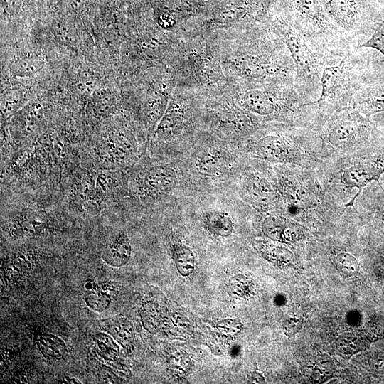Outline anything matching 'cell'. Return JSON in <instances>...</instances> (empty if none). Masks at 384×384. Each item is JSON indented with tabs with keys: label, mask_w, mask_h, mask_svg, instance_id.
<instances>
[{
	"label": "cell",
	"mask_w": 384,
	"mask_h": 384,
	"mask_svg": "<svg viewBox=\"0 0 384 384\" xmlns=\"http://www.w3.org/2000/svg\"><path fill=\"white\" fill-rule=\"evenodd\" d=\"M205 223L208 230L218 236L227 237L233 232L231 218L225 213H210L206 216Z\"/></svg>",
	"instance_id": "cell-22"
},
{
	"label": "cell",
	"mask_w": 384,
	"mask_h": 384,
	"mask_svg": "<svg viewBox=\"0 0 384 384\" xmlns=\"http://www.w3.org/2000/svg\"><path fill=\"white\" fill-rule=\"evenodd\" d=\"M243 191L247 201L260 210H268L281 204L278 183L260 174H252L245 179Z\"/></svg>",
	"instance_id": "cell-9"
},
{
	"label": "cell",
	"mask_w": 384,
	"mask_h": 384,
	"mask_svg": "<svg viewBox=\"0 0 384 384\" xmlns=\"http://www.w3.org/2000/svg\"><path fill=\"white\" fill-rule=\"evenodd\" d=\"M122 178L117 172L104 171L95 180V198L109 201L120 194L123 188Z\"/></svg>",
	"instance_id": "cell-16"
},
{
	"label": "cell",
	"mask_w": 384,
	"mask_h": 384,
	"mask_svg": "<svg viewBox=\"0 0 384 384\" xmlns=\"http://www.w3.org/2000/svg\"><path fill=\"white\" fill-rule=\"evenodd\" d=\"M21 98L19 93L14 92L8 95L1 104V114L3 117L9 118L13 115L21 105Z\"/></svg>",
	"instance_id": "cell-32"
},
{
	"label": "cell",
	"mask_w": 384,
	"mask_h": 384,
	"mask_svg": "<svg viewBox=\"0 0 384 384\" xmlns=\"http://www.w3.org/2000/svg\"><path fill=\"white\" fill-rule=\"evenodd\" d=\"M110 331L122 344L129 345L134 337V330L132 324L125 318H116L108 324Z\"/></svg>",
	"instance_id": "cell-25"
},
{
	"label": "cell",
	"mask_w": 384,
	"mask_h": 384,
	"mask_svg": "<svg viewBox=\"0 0 384 384\" xmlns=\"http://www.w3.org/2000/svg\"><path fill=\"white\" fill-rule=\"evenodd\" d=\"M230 294L238 297L248 296L250 294L252 284L248 278L243 275L238 274L230 279L228 284Z\"/></svg>",
	"instance_id": "cell-29"
},
{
	"label": "cell",
	"mask_w": 384,
	"mask_h": 384,
	"mask_svg": "<svg viewBox=\"0 0 384 384\" xmlns=\"http://www.w3.org/2000/svg\"><path fill=\"white\" fill-rule=\"evenodd\" d=\"M303 322V314L295 309L291 310L283 321L282 329L284 334L289 337L294 336L302 329Z\"/></svg>",
	"instance_id": "cell-28"
},
{
	"label": "cell",
	"mask_w": 384,
	"mask_h": 384,
	"mask_svg": "<svg viewBox=\"0 0 384 384\" xmlns=\"http://www.w3.org/2000/svg\"><path fill=\"white\" fill-rule=\"evenodd\" d=\"M321 1L331 21L346 37L353 48H356L361 44V36L364 33L359 1Z\"/></svg>",
	"instance_id": "cell-8"
},
{
	"label": "cell",
	"mask_w": 384,
	"mask_h": 384,
	"mask_svg": "<svg viewBox=\"0 0 384 384\" xmlns=\"http://www.w3.org/2000/svg\"><path fill=\"white\" fill-rule=\"evenodd\" d=\"M40 119L39 107H28L17 115L14 127L19 134L28 135L37 129Z\"/></svg>",
	"instance_id": "cell-20"
},
{
	"label": "cell",
	"mask_w": 384,
	"mask_h": 384,
	"mask_svg": "<svg viewBox=\"0 0 384 384\" xmlns=\"http://www.w3.org/2000/svg\"><path fill=\"white\" fill-rule=\"evenodd\" d=\"M358 54V48H355L337 64L324 67L320 95L311 102L317 114V124L335 111L351 106L354 95L365 80Z\"/></svg>",
	"instance_id": "cell-4"
},
{
	"label": "cell",
	"mask_w": 384,
	"mask_h": 384,
	"mask_svg": "<svg viewBox=\"0 0 384 384\" xmlns=\"http://www.w3.org/2000/svg\"><path fill=\"white\" fill-rule=\"evenodd\" d=\"M273 31L285 43L289 52L299 83L316 100L321 92V78L326 65L285 21L275 22Z\"/></svg>",
	"instance_id": "cell-5"
},
{
	"label": "cell",
	"mask_w": 384,
	"mask_h": 384,
	"mask_svg": "<svg viewBox=\"0 0 384 384\" xmlns=\"http://www.w3.org/2000/svg\"><path fill=\"white\" fill-rule=\"evenodd\" d=\"M362 48L375 49L384 55V25L375 28L370 37L356 48ZM382 62H384V60Z\"/></svg>",
	"instance_id": "cell-31"
},
{
	"label": "cell",
	"mask_w": 384,
	"mask_h": 384,
	"mask_svg": "<svg viewBox=\"0 0 384 384\" xmlns=\"http://www.w3.org/2000/svg\"><path fill=\"white\" fill-rule=\"evenodd\" d=\"M78 82V89L82 92H92L96 87V81L90 74H82Z\"/></svg>",
	"instance_id": "cell-35"
},
{
	"label": "cell",
	"mask_w": 384,
	"mask_h": 384,
	"mask_svg": "<svg viewBox=\"0 0 384 384\" xmlns=\"http://www.w3.org/2000/svg\"><path fill=\"white\" fill-rule=\"evenodd\" d=\"M272 129L259 130L252 151L262 160L305 167L314 161L312 146L319 139L311 127L280 123Z\"/></svg>",
	"instance_id": "cell-3"
},
{
	"label": "cell",
	"mask_w": 384,
	"mask_h": 384,
	"mask_svg": "<svg viewBox=\"0 0 384 384\" xmlns=\"http://www.w3.org/2000/svg\"><path fill=\"white\" fill-rule=\"evenodd\" d=\"M225 168V159L217 152H206L201 156L198 168L199 172L204 176H218L219 169L223 171Z\"/></svg>",
	"instance_id": "cell-23"
},
{
	"label": "cell",
	"mask_w": 384,
	"mask_h": 384,
	"mask_svg": "<svg viewBox=\"0 0 384 384\" xmlns=\"http://www.w3.org/2000/svg\"><path fill=\"white\" fill-rule=\"evenodd\" d=\"M321 142L320 155L355 153L375 141L376 132L368 117L351 106L333 112L313 128Z\"/></svg>",
	"instance_id": "cell-2"
},
{
	"label": "cell",
	"mask_w": 384,
	"mask_h": 384,
	"mask_svg": "<svg viewBox=\"0 0 384 384\" xmlns=\"http://www.w3.org/2000/svg\"><path fill=\"white\" fill-rule=\"evenodd\" d=\"M352 163L343 165L338 178L345 188H356V195L345 207H353L362 189L371 181L380 185V178L384 174V144L376 140L368 146L354 153Z\"/></svg>",
	"instance_id": "cell-6"
},
{
	"label": "cell",
	"mask_w": 384,
	"mask_h": 384,
	"mask_svg": "<svg viewBox=\"0 0 384 384\" xmlns=\"http://www.w3.org/2000/svg\"><path fill=\"white\" fill-rule=\"evenodd\" d=\"M48 219L43 211L23 209L17 213L9 225V232L15 238H33L43 234Z\"/></svg>",
	"instance_id": "cell-10"
},
{
	"label": "cell",
	"mask_w": 384,
	"mask_h": 384,
	"mask_svg": "<svg viewBox=\"0 0 384 384\" xmlns=\"http://www.w3.org/2000/svg\"><path fill=\"white\" fill-rule=\"evenodd\" d=\"M96 286V283L88 279L87 280L84 284V287L87 290V292L90 291L93 289Z\"/></svg>",
	"instance_id": "cell-36"
},
{
	"label": "cell",
	"mask_w": 384,
	"mask_h": 384,
	"mask_svg": "<svg viewBox=\"0 0 384 384\" xmlns=\"http://www.w3.org/2000/svg\"><path fill=\"white\" fill-rule=\"evenodd\" d=\"M63 383H81L80 382H79L78 380L75 379V378H70L68 377H65L63 380Z\"/></svg>",
	"instance_id": "cell-38"
},
{
	"label": "cell",
	"mask_w": 384,
	"mask_h": 384,
	"mask_svg": "<svg viewBox=\"0 0 384 384\" xmlns=\"http://www.w3.org/2000/svg\"><path fill=\"white\" fill-rule=\"evenodd\" d=\"M119 291V284L114 281L96 284L93 289L87 292L85 301L90 309L101 312L110 306Z\"/></svg>",
	"instance_id": "cell-15"
},
{
	"label": "cell",
	"mask_w": 384,
	"mask_h": 384,
	"mask_svg": "<svg viewBox=\"0 0 384 384\" xmlns=\"http://www.w3.org/2000/svg\"><path fill=\"white\" fill-rule=\"evenodd\" d=\"M351 106L367 117L384 111V81L368 83L365 80L354 95Z\"/></svg>",
	"instance_id": "cell-11"
},
{
	"label": "cell",
	"mask_w": 384,
	"mask_h": 384,
	"mask_svg": "<svg viewBox=\"0 0 384 384\" xmlns=\"http://www.w3.org/2000/svg\"><path fill=\"white\" fill-rule=\"evenodd\" d=\"M336 269L347 276H353L359 271V263L349 252H340L333 259Z\"/></svg>",
	"instance_id": "cell-27"
},
{
	"label": "cell",
	"mask_w": 384,
	"mask_h": 384,
	"mask_svg": "<svg viewBox=\"0 0 384 384\" xmlns=\"http://www.w3.org/2000/svg\"><path fill=\"white\" fill-rule=\"evenodd\" d=\"M294 18L287 22L326 66L337 64L355 49L331 21L321 0H292Z\"/></svg>",
	"instance_id": "cell-1"
},
{
	"label": "cell",
	"mask_w": 384,
	"mask_h": 384,
	"mask_svg": "<svg viewBox=\"0 0 384 384\" xmlns=\"http://www.w3.org/2000/svg\"><path fill=\"white\" fill-rule=\"evenodd\" d=\"M44 67V60L36 53H28L20 55L12 64V71L16 76L25 78L37 74Z\"/></svg>",
	"instance_id": "cell-17"
},
{
	"label": "cell",
	"mask_w": 384,
	"mask_h": 384,
	"mask_svg": "<svg viewBox=\"0 0 384 384\" xmlns=\"http://www.w3.org/2000/svg\"><path fill=\"white\" fill-rule=\"evenodd\" d=\"M259 250L263 257L277 265H290L294 260L293 254L280 246L260 242Z\"/></svg>",
	"instance_id": "cell-21"
},
{
	"label": "cell",
	"mask_w": 384,
	"mask_h": 384,
	"mask_svg": "<svg viewBox=\"0 0 384 384\" xmlns=\"http://www.w3.org/2000/svg\"><path fill=\"white\" fill-rule=\"evenodd\" d=\"M289 223L279 217L270 215L264 220L262 229L267 238L284 242Z\"/></svg>",
	"instance_id": "cell-24"
},
{
	"label": "cell",
	"mask_w": 384,
	"mask_h": 384,
	"mask_svg": "<svg viewBox=\"0 0 384 384\" xmlns=\"http://www.w3.org/2000/svg\"><path fill=\"white\" fill-rule=\"evenodd\" d=\"M75 191L76 196L82 201L95 198V182L90 176L86 175L77 184Z\"/></svg>",
	"instance_id": "cell-30"
},
{
	"label": "cell",
	"mask_w": 384,
	"mask_h": 384,
	"mask_svg": "<svg viewBox=\"0 0 384 384\" xmlns=\"http://www.w3.org/2000/svg\"><path fill=\"white\" fill-rule=\"evenodd\" d=\"M104 152L114 163H123L134 152V144L128 133L119 131L111 134L105 142Z\"/></svg>",
	"instance_id": "cell-13"
},
{
	"label": "cell",
	"mask_w": 384,
	"mask_h": 384,
	"mask_svg": "<svg viewBox=\"0 0 384 384\" xmlns=\"http://www.w3.org/2000/svg\"><path fill=\"white\" fill-rule=\"evenodd\" d=\"M277 174V183L282 202L289 215H302L315 210L321 203L319 186L303 177L299 170L284 167Z\"/></svg>",
	"instance_id": "cell-7"
},
{
	"label": "cell",
	"mask_w": 384,
	"mask_h": 384,
	"mask_svg": "<svg viewBox=\"0 0 384 384\" xmlns=\"http://www.w3.org/2000/svg\"><path fill=\"white\" fill-rule=\"evenodd\" d=\"M36 343L42 356L48 359L60 360L64 358L68 352L65 343L56 336L43 335Z\"/></svg>",
	"instance_id": "cell-18"
},
{
	"label": "cell",
	"mask_w": 384,
	"mask_h": 384,
	"mask_svg": "<svg viewBox=\"0 0 384 384\" xmlns=\"http://www.w3.org/2000/svg\"><path fill=\"white\" fill-rule=\"evenodd\" d=\"M252 380L254 381V383H265V379L262 377V375L257 373H255L253 374Z\"/></svg>",
	"instance_id": "cell-37"
},
{
	"label": "cell",
	"mask_w": 384,
	"mask_h": 384,
	"mask_svg": "<svg viewBox=\"0 0 384 384\" xmlns=\"http://www.w3.org/2000/svg\"><path fill=\"white\" fill-rule=\"evenodd\" d=\"M218 330L225 335H235L242 329V324L238 320L225 319L218 323Z\"/></svg>",
	"instance_id": "cell-33"
},
{
	"label": "cell",
	"mask_w": 384,
	"mask_h": 384,
	"mask_svg": "<svg viewBox=\"0 0 384 384\" xmlns=\"http://www.w3.org/2000/svg\"><path fill=\"white\" fill-rule=\"evenodd\" d=\"M132 246L127 235L119 232L106 245L102 252L103 261L110 266L120 267L129 261Z\"/></svg>",
	"instance_id": "cell-14"
},
{
	"label": "cell",
	"mask_w": 384,
	"mask_h": 384,
	"mask_svg": "<svg viewBox=\"0 0 384 384\" xmlns=\"http://www.w3.org/2000/svg\"><path fill=\"white\" fill-rule=\"evenodd\" d=\"M175 171L166 165L154 166L144 174L142 190L150 197H157L171 191L176 185Z\"/></svg>",
	"instance_id": "cell-12"
},
{
	"label": "cell",
	"mask_w": 384,
	"mask_h": 384,
	"mask_svg": "<svg viewBox=\"0 0 384 384\" xmlns=\"http://www.w3.org/2000/svg\"><path fill=\"white\" fill-rule=\"evenodd\" d=\"M143 326L149 332L155 334L159 327V311L156 304L151 302H145L139 311Z\"/></svg>",
	"instance_id": "cell-26"
},
{
	"label": "cell",
	"mask_w": 384,
	"mask_h": 384,
	"mask_svg": "<svg viewBox=\"0 0 384 384\" xmlns=\"http://www.w3.org/2000/svg\"><path fill=\"white\" fill-rule=\"evenodd\" d=\"M171 254L176 269L181 275L186 277L193 272L195 257L188 246L175 242L171 247Z\"/></svg>",
	"instance_id": "cell-19"
},
{
	"label": "cell",
	"mask_w": 384,
	"mask_h": 384,
	"mask_svg": "<svg viewBox=\"0 0 384 384\" xmlns=\"http://www.w3.org/2000/svg\"><path fill=\"white\" fill-rule=\"evenodd\" d=\"M95 105L101 113H106L112 108V98L103 91L96 92Z\"/></svg>",
	"instance_id": "cell-34"
}]
</instances>
